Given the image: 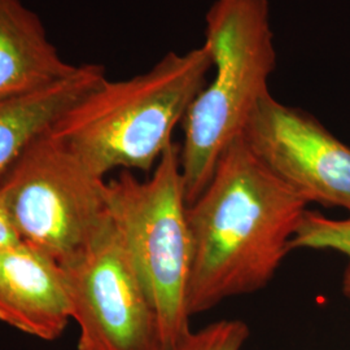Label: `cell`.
Segmentation results:
<instances>
[{
	"label": "cell",
	"mask_w": 350,
	"mask_h": 350,
	"mask_svg": "<svg viewBox=\"0 0 350 350\" xmlns=\"http://www.w3.org/2000/svg\"><path fill=\"white\" fill-rule=\"evenodd\" d=\"M309 202L235 139L200 195L188 204L192 273L188 312L266 287L291 252Z\"/></svg>",
	"instance_id": "obj_1"
},
{
	"label": "cell",
	"mask_w": 350,
	"mask_h": 350,
	"mask_svg": "<svg viewBox=\"0 0 350 350\" xmlns=\"http://www.w3.org/2000/svg\"><path fill=\"white\" fill-rule=\"evenodd\" d=\"M211 70L204 44L169 52L146 73L104 79L64 113L50 135L104 179L113 170L150 173Z\"/></svg>",
	"instance_id": "obj_2"
},
{
	"label": "cell",
	"mask_w": 350,
	"mask_h": 350,
	"mask_svg": "<svg viewBox=\"0 0 350 350\" xmlns=\"http://www.w3.org/2000/svg\"><path fill=\"white\" fill-rule=\"evenodd\" d=\"M212 78L182 122L180 166L191 204L228 146L243 135L276 66L269 0H214L205 16Z\"/></svg>",
	"instance_id": "obj_3"
},
{
	"label": "cell",
	"mask_w": 350,
	"mask_h": 350,
	"mask_svg": "<svg viewBox=\"0 0 350 350\" xmlns=\"http://www.w3.org/2000/svg\"><path fill=\"white\" fill-rule=\"evenodd\" d=\"M105 199L157 314L163 350H172L192 331L188 289L193 250L179 144L167 148L146 179L131 172L108 179Z\"/></svg>",
	"instance_id": "obj_4"
},
{
	"label": "cell",
	"mask_w": 350,
	"mask_h": 350,
	"mask_svg": "<svg viewBox=\"0 0 350 350\" xmlns=\"http://www.w3.org/2000/svg\"><path fill=\"white\" fill-rule=\"evenodd\" d=\"M107 180L47 133L1 179L0 204L21 241L63 262L107 224Z\"/></svg>",
	"instance_id": "obj_5"
},
{
	"label": "cell",
	"mask_w": 350,
	"mask_h": 350,
	"mask_svg": "<svg viewBox=\"0 0 350 350\" xmlns=\"http://www.w3.org/2000/svg\"><path fill=\"white\" fill-rule=\"evenodd\" d=\"M62 263L78 350H163L150 296L111 218Z\"/></svg>",
	"instance_id": "obj_6"
},
{
	"label": "cell",
	"mask_w": 350,
	"mask_h": 350,
	"mask_svg": "<svg viewBox=\"0 0 350 350\" xmlns=\"http://www.w3.org/2000/svg\"><path fill=\"white\" fill-rule=\"evenodd\" d=\"M250 150L301 198L350 214V147L313 114L269 92L243 131Z\"/></svg>",
	"instance_id": "obj_7"
},
{
	"label": "cell",
	"mask_w": 350,
	"mask_h": 350,
	"mask_svg": "<svg viewBox=\"0 0 350 350\" xmlns=\"http://www.w3.org/2000/svg\"><path fill=\"white\" fill-rule=\"evenodd\" d=\"M0 322L53 341L72 322L62 263L25 241L0 252Z\"/></svg>",
	"instance_id": "obj_8"
},
{
	"label": "cell",
	"mask_w": 350,
	"mask_h": 350,
	"mask_svg": "<svg viewBox=\"0 0 350 350\" xmlns=\"http://www.w3.org/2000/svg\"><path fill=\"white\" fill-rule=\"evenodd\" d=\"M77 68L60 55L23 0H0V100L57 83Z\"/></svg>",
	"instance_id": "obj_9"
},
{
	"label": "cell",
	"mask_w": 350,
	"mask_h": 350,
	"mask_svg": "<svg viewBox=\"0 0 350 350\" xmlns=\"http://www.w3.org/2000/svg\"><path fill=\"white\" fill-rule=\"evenodd\" d=\"M104 79L103 65L81 64L57 83L0 100V182L36 140Z\"/></svg>",
	"instance_id": "obj_10"
},
{
	"label": "cell",
	"mask_w": 350,
	"mask_h": 350,
	"mask_svg": "<svg viewBox=\"0 0 350 350\" xmlns=\"http://www.w3.org/2000/svg\"><path fill=\"white\" fill-rule=\"evenodd\" d=\"M297 250H335L348 258L341 291L350 304V215L334 219L308 209L291 241V252Z\"/></svg>",
	"instance_id": "obj_11"
},
{
	"label": "cell",
	"mask_w": 350,
	"mask_h": 350,
	"mask_svg": "<svg viewBox=\"0 0 350 350\" xmlns=\"http://www.w3.org/2000/svg\"><path fill=\"white\" fill-rule=\"evenodd\" d=\"M250 328L239 319H222L199 331H191L172 350H241Z\"/></svg>",
	"instance_id": "obj_12"
},
{
	"label": "cell",
	"mask_w": 350,
	"mask_h": 350,
	"mask_svg": "<svg viewBox=\"0 0 350 350\" xmlns=\"http://www.w3.org/2000/svg\"><path fill=\"white\" fill-rule=\"evenodd\" d=\"M18 241H21V239L16 232L8 214L0 204V252L12 247Z\"/></svg>",
	"instance_id": "obj_13"
}]
</instances>
